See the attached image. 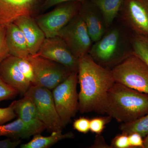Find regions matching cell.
<instances>
[{
  "label": "cell",
  "instance_id": "obj_1",
  "mask_svg": "<svg viewBox=\"0 0 148 148\" xmlns=\"http://www.w3.org/2000/svg\"><path fill=\"white\" fill-rule=\"evenodd\" d=\"M79 111L106 114L108 92L114 83L112 70L99 65L89 54L78 58Z\"/></svg>",
  "mask_w": 148,
  "mask_h": 148
},
{
  "label": "cell",
  "instance_id": "obj_2",
  "mask_svg": "<svg viewBox=\"0 0 148 148\" xmlns=\"http://www.w3.org/2000/svg\"><path fill=\"white\" fill-rule=\"evenodd\" d=\"M130 32L117 17L102 38L92 44L88 54L97 64L112 69L132 54Z\"/></svg>",
  "mask_w": 148,
  "mask_h": 148
},
{
  "label": "cell",
  "instance_id": "obj_3",
  "mask_svg": "<svg viewBox=\"0 0 148 148\" xmlns=\"http://www.w3.org/2000/svg\"><path fill=\"white\" fill-rule=\"evenodd\" d=\"M106 114L122 123L148 114V95L115 82L108 92Z\"/></svg>",
  "mask_w": 148,
  "mask_h": 148
},
{
  "label": "cell",
  "instance_id": "obj_4",
  "mask_svg": "<svg viewBox=\"0 0 148 148\" xmlns=\"http://www.w3.org/2000/svg\"><path fill=\"white\" fill-rule=\"evenodd\" d=\"M112 70L115 82L148 95V66L133 53Z\"/></svg>",
  "mask_w": 148,
  "mask_h": 148
},
{
  "label": "cell",
  "instance_id": "obj_5",
  "mask_svg": "<svg viewBox=\"0 0 148 148\" xmlns=\"http://www.w3.org/2000/svg\"><path fill=\"white\" fill-rule=\"evenodd\" d=\"M77 72H73L63 82L54 88L52 93L63 127H66L79 111Z\"/></svg>",
  "mask_w": 148,
  "mask_h": 148
},
{
  "label": "cell",
  "instance_id": "obj_6",
  "mask_svg": "<svg viewBox=\"0 0 148 148\" xmlns=\"http://www.w3.org/2000/svg\"><path fill=\"white\" fill-rule=\"evenodd\" d=\"M24 95L29 97L34 103L39 119L48 132L63 130L51 90L40 86L31 85Z\"/></svg>",
  "mask_w": 148,
  "mask_h": 148
},
{
  "label": "cell",
  "instance_id": "obj_7",
  "mask_svg": "<svg viewBox=\"0 0 148 148\" xmlns=\"http://www.w3.org/2000/svg\"><path fill=\"white\" fill-rule=\"evenodd\" d=\"M82 3L78 1L62 3L50 12L35 16L46 38L58 36L61 29L78 14Z\"/></svg>",
  "mask_w": 148,
  "mask_h": 148
},
{
  "label": "cell",
  "instance_id": "obj_8",
  "mask_svg": "<svg viewBox=\"0 0 148 148\" xmlns=\"http://www.w3.org/2000/svg\"><path fill=\"white\" fill-rule=\"evenodd\" d=\"M27 59L34 69L35 85L50 90L63 82L73 73L63 65L37 54L30 55Z\"/></svg>",
  "mask_w": 148,
  "mask_h": 148
},
{
  "label": "cell",
  "instance_id": "obj_9",
  "mask_svg": "<svg viewBox=\"0 0 148 148\" xmlns=\"http://www.w3.org/2000/svg\"><path fill=\"white\" fill-rule=\"evenodd\" d=\"M73 54L78 59L88 54L92 42L82 18L78 14L58 33Z\"/></svg>",
  "mask_w": 148,
  "mask_h": 148
},
{
  "label": "cell",
  "instance_id": "obj_10",
  "mask_svg": "<svg viewBox=\"0 0 148 148\" xmlns=\"http://www.w3.org/2000/svg\"><path fill=\"white\" fill-rule=\"evenodd\" d=\"M118 17L134 34L148 37V0H124Z\"/></svg>",
  "mask_w": 148,
  "mask_h": 148
},
{
  "label": "cell",
  "instance_id": "obj_11",
  "mask_svg": "<svg viewBox=\"0 0 148 148\" xmlns=\"http://www.w3.org/2000/svg\"><path fill=\"white\" fill-rule=\"evenodd\" d=\"M37 54L63 65L72 72L78 73V59L58 36L46 38Z\"/></svg>",
  "mask_w": 148,
  "mask_h": 148
},
{
  "label": "cell",
  "instance_id": "obj_12",
  "mask_svg": "<svg viewBox=\"0 0 148 148\" xmlns=\"http://www.w3.org/2000/svg\"><path fill=\"white\" fill-rule=\"evenodd\" d=\"M44 0H0V27L24 16H36Z\"/></svg>",
  "mask_w": 148,
  "mask_h": 148
},
{
  "label": "cell",
  "instance_id": "obj_13",
  "mask_svg": "<svg viewBox=\"0 0 148 148\" xmlns=\"http://www.w3.org/2000/svg\"><path fill=\"white\" fill-rule=\"evenodd\" d=\"M78 14L84 22L93 43L98 41L108 29L99 9L88 0L82 3Z\"/></svg>",
  "mask_w": 148,
  "mask_h": 148
},
{
  "label": "cell",
  "instance_id": "obj_14",
  "mask_svg": "<svg viewBox=\"0 0 148 148\" xmlns=\"http://www.w3.org/2000/svg\"><path fill=\"white\" fill-rule=\"evenodd\" d=\"M0 77L8 84L24 95L32 84L19 70L16 57L9 56L0 64Z\"/></svg>",
  "mask_w": 148,
  "mask_h": 148
},
{
  "label": "cell",
  "instance_id": "obj_15",
  "mask_svg": "<svg viewBox=\"0 0 148 148\" xmlns=\"http://www.w3.org/2000/svg\"><path fill=\"white\" fill-rule=\"evenodd\" d=\"M14 23L22 31L27 41L30 55L37 54L46 36L37 24L34 17L22 16L16 19Z\"/></svg>",
  "mask_w": 148,
  "mask_h": 148
},
{
  "label": "cell",
  "instance_id": "obj_16",
  "mask_svg": "<svg viewBox=\"0 0 148 148\" xmlns=\"http://www.w3.org/2000/svg\"><path fill=\"white\" fill-rule=\"evenodd\" d=\"M14 111L16 115L35 134L42 132L46 127L38 116L36 106L32 99L27 96L15 101Z\"/></svg>",
  "mask_w": 148,
  "mask_h": 148
},
{
  "label": "cell",
  "instance_id": "obj_17",
  "mask_svg": "<svg viewBox=\"0 0 148 148\" xmlns=\"http://www.w3.org/2000/svg\"><path fill=\"white\" fill-rule=\"evenodd\" d=\"M6 40L10 55L23 58L30 55L24 35L14 23L6 26Z\"/></svg>",
  "mask_w": 148,
  "mask_h": 148
},
{
  "label": "cell",
  "instance_id": "obj_18",
  "mask_svg": "<svg viewBox=\"0 0 148 148\" xmlns=\"http://www.w3.org/2000/svg\"><path fill=\"white\" fill-rule=\"evenodd\" d=\"M75 137L73 132L63 134L62 130L52 132L49 136H43L40 133L35 134L33 139L26 144L20 145L21 148H47L64 139H72Z\"/></svg>",
  "mask_w": 148,
  "mask_h": 148
},
{
  "label": "cell",
  "instance_id": "obj_19",
  "mask_svg": "<svg viewBox=\"0 0 148 148\" xmlns=\"http://www.w3.org/2000/svg\"><path fill=\"white\" fill-rule=\"evenodd\" d=\"M35 134L19 118L10 123L0 125V137L19 140L29 138Z\"/></svg>",
  "mask_w": 148,
  "mask_h": 148
},
{
  "label": "cell",
  "instance_id": "obj_20",
  "mask_svg": "<svg viewBox=\"0 0 148 148\" xmlns=\"http://www.w3.org/2000/svg\"><path fill=\"white\" fill-rule=\"evenodd\" d=\"M103 14L108 29L117 18L124 0H89Z\"/></svg>",
  "mask_w": 148,
  "mask_h": 148
},
{
  "label": "cell",
  "instance_id": "obj_21",
  "mask_svg": "<svg viewBox=\"0 0 148 148\" xmlns=\"http://www.w3.org/2000/svg\"><path fill=\"white\" fill-rule=\"evenodd\" d=\"M119 128L122 133L128 135L135 132L145 138L148 135V114L130 122L122 123Z\"/></svg>",
  "mask_w": 148,
  "mask_h": 148
},
{
  "label": "cell",
  "instance_id": "obj_22",
  "mask_svg": "<svg viewBox=\"0 0 148 148\" xmlns=\"http://www.w3.org/2000/svg\"><path fill=\"white\" fill-rule=\"evenodd\" d=\"M132 44V53L148 66V37L133 34Z\"/></svg>",
  "mask_w": 148,
  "mask_h": 148
},
{
  "label": "cell",
  "instance_id": "obj_23",
  "mask_svg": "<svg viewBox=\"0 0 148 148\" xmlns=\"http://www.w3.org/2000/svg\"><path fill=\"white\" fill-rule=\"evenodd\" d=\"M16 61L19 70L25 78L32 85H35L36 77L34 71L30 62L27 58H18L17 57Z\"/></svg>",
  "mask_w": 148,
  "mask_h": 148
},
{
  "label": "cell",
  "instance_id": "obj_24",
  "mask_svg": "<svg viewBox=\"0 0 148 148\" xmlns=\"http://www.w3.org/2000/svg\"><path fill=\"white\" fill-rule=\"evenodd\" d=\"M112 118L110 116H107L98 117L90 119V131L96 135H100L103 132L106 125L110 122Z\"/></svg>",
  "mask_w": 148,
  "mask_h": 148
},
{
  "label": "cell",
  "instance_id": "obj_25",
  "mask_svg": "<svg viewBox=\"0 0 148 148\" xmlns=\"http://www.w3.org/2000/svg\"><path fill=\"white\" fill-rule=\"evenodd\" d=\"M19 93L16 89L8 84L0 77V103L13 99Z\"/></svg>",
  "mask_w": 148,
  "mask_h": 148
},
{
  "label": "cell",
  "instance_id": "obj_26",
  "mask_svg": "<svg viewBox=\"0 0 148 148\" xmlns=\"http://www.w3.org/2000/svg\"><path fill=\"white\" fill-rule=\"evenodd\" d=\"M15 103L14 101L7 108H0V125L5 124L17 116L14 111Z\"/></svg>",
  "mask_w": 148,
  "mask_h": 148
},
{
  "label": "cell",
  "instance_id": "obj_27",
  "mask_svg": "<svg viewBox=\"0 0 148 148\" xmlns=\"http://www.w3.org/2000/svg\"><path fill=\"white\" fill-rule=\"evenodd\" d=\"M10 55L6 40V27H0V64Z\"/></svg>",
  "mask_w": 148,
  "mask_h": 148
},
{
  "label": "cell",
  "instance_id": "obj_28",
  "mask_svg": "<svg viewBox=\"0 0 148 148\" xmlns=\"http://www.w3.org/2000/svg\"><path fill=\"white\" fill-rule=\"evenodd\" d=\"M90 121L84 117L75 120L73 123L74 129L81 133L86 134L90 131Z\"/></svg>",
  "mask_w": 148,
  "mask_h": 148
},
{
  "label": "cell",
  "instance_id": "obj_29",
  "mask_svg": "<svg viewBox=\"0 0 148 148\" xmlns=\"http://www.w3.org/2000/svg\"><path fill=\"white\" fill-rule=\"evenodd\" d=\"M111 147L114 148H131L128 135L122 133L117 135L112 140Z\"/></svg>",
  "mask_w": 148,
  "mask_h": 148
},
{
  "label": "cell",
  "instance_id": "obj_30",
  "mask_svg": "<svg viewBox=\"0 0 148 148\" xmlns=\"http://www.w3.org/2000/svg\"><path fill=\"white\" fill-rule=\"evenodd\" d=\"M130 145L131 148H144L143 138L137 133H132L128 135Z\"/></svg>",
  "mask_w": 148,
  "mask_h": 148
},
{
  "label": "cell",
  "instance_id": "obj_31",
  "mask_svg": "<svg viewBox=\"0 0 148 148\" xmlns=\"http://www.w3.org/2000/svg\"><path fill=\"white\" fill-rule=\"evenodd\" d=\"M88 0H44L41 7V10H47L52 7L62 3L70 1H78L83 3Z\"/></svg>",
  "mask_w": 148,
  "mask_h": 148
},
{
  "label": "cell",
  "instance_id": "obj_32",
  "mask_svg": "<svg viewBox=\"0 0 148 148\" xmlns=\"http://www.w3.org/2000/svg\"><path fill=\"white\" fill-rule=\"evenodd\" d=\"M21 143V140H13L10 138L0 141V148H14Z\"/></svg>",
  "mask_w": 148,
  "mask_h": 148
},
{
  "label": "cell",
  "instance_id": "obj_33",
  "mask_svg": "<svg viewBox=\"0 0 148 148\" xmlns=\"http://www.w3.org/2000/svg\"><path fill=\"white\" fill-rule=\"evenodd\" d=\"M91 148H112L110 146L107 145L103 136L100 135H97L95 138L94 144L92 145Z\"/></svg>",
  "mask_w": 148,
  "mask_h": 148
},
{
  "label": "cell",
  "instance_id": "obj_34",
  "mask_svg": "<svg viewBox=\"0 0 148 148\" xmlns=\"http://www.w3.org/2000/svg\"><path fill=\"white\" fill-rule=\"evenodd\" d=\"M143 142H144V148H148V135L144 138Z\"/></svg>",
  "mask_w": 148,
  "mask_h": 148
}]
</instances>
